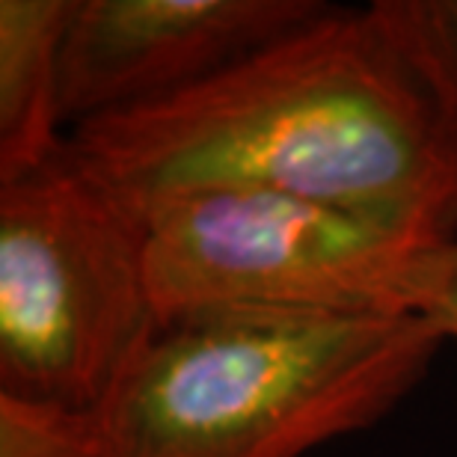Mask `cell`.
Segmentation results:
<instances>
[{"instance_id": "9c48e42d", "label": "cell", "mask_w": 457, "mask_h": 457, "mask_svg": "<svg viewBox=\"0 0 457 457\" xmlns=\"http://www.w3.org/2000/svg\"><path fill=\"white\" fill-rule=\"evenodd\" d=\"M436 330L443 333V339H457V244L452 246L449 262H445L440 288L431 300V306L425 309V315Z\"/></svg>"}, {"instance_id": "ba28073f", "label": "cell", "mask_w": 457, "mask_h": 457, "mask_svg": "<svg viewBox=\"0 0 457 457\" xmlns=\"http://www.w3.org/2000/svg\"><path fill=\"white\" fill-rule=\"evenodd\" d=\"M457 125V0H383Z\"/></svg>"}, {"instance_id": "277c9868", "label": "cell", "mask_w": 457, "mask_h": 457, "mask_svg": "<svg viewBox=\"0 0 457 457\" xmlns=\"http://www.w3.org/2000/svg\"><path fill=\"white\" fill-rule=\"evenodd\" d=\"M158 333L143 212L66 152L0 187V392L102 416Z\"/></svg>"}, {"instance_id": "8992f818", "label": "cell", "mask_w": 457, "mask_h": 457, "mask_svg": "<svg viewBox=\"0 0 457 457\" xmlns=\"http://www.w3.org/2000/svg\"><path fill=\"white\" fill-rule=\"evenodd\" d=\"M78 0H0V187L66 152L60 54Z\"/></svg>"}, {"instance_id": "5b68a950", "label": "cell", "mask_w": 457, "mask_h": 457, "mask_svg": "<svg viewBox=\"0 0 457 457\" xmlns=\"http://www.w3.org/2000/svg\"><path fill=\"white\" fill-rule=\"evenodd\" d=\"M324 0H78L60 54L66 131L167 102L300 30Z\"/></svg>"}, {"instance_id": "7a4b0ae2", "label": "cell", "mask_w": 457, "mask_h": 457, "mask_svg": "<svg viewBox=\"0 0 457 457\" xmlns=\"http://www.w3.org/2000/svg\"><path fill=\"white\" fill-rule=\"evenodd\" d=\"M443 342L422 315L170 324L102 413L107 457H303L392 413Z\"/></svg>"}, {"instance_id": "3957f363", "label": "cell", "mask_w": 457, "mask_h": 457, "mask_svg": "<svg viewBox=\"0 0 457 457\" xmlns=\"http://www.w3.org/2000/svg\"><path fill=\"white\" fill-rule=\"evenodd\" d=\"M143 214L161 330L232 315H425L457 244L250 187L170 196Z\"/></svg>"}, {"instance_id": "6da1fadb", "label": "cell", "mask_w": 457, "mask_h": 457, "mask_svg": "<svg viewBox=\"0 0 457 457\" xmlns=\"http://www.w3.org/2000/svg\"><path fill=\"white\" fill-rule=\"evenodd\" d=\"M66 158L137 212L250 187L457 241V125L383 0L330 6L187 93L71 128Z\"/></svg>"}, {"instance_id": "52a82bcc", "label": "cell", "mask_w": 457, "mask_h": 457, "mask_svg": "<svg viewBox=\"0 0 457 457\" xmlns=\"http://www.w3.org/2000/svg\"><path fill=\"white\" fill-rule=\"evenodd\" d=\"M0 457H107L102 416L0 392Z\"/></svg>"}]
</instances>
